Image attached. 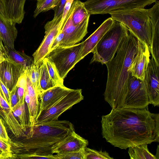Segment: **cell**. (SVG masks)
<instances>
[{"mask_svg":"<svg viewBox=\"0 0 159 159\" xmlns=\"http://www.w3.org/2000/svg\"><path fill=\"white\" fill-rule=\"evenodd\" d=\"M85 159H113L106 151H98L86 147Z\"/></svg>","mask_w":159,"mask_h":159,"instance_id":"obj_27","label":"cell"},{"mask_svg":"<svg viewBox=\"0 0 159 159\" xmlns=\"http://www.w3.org/2000/svg\"><path fill=\"white\" fill-rule=\"evenodd\" d=\"M4 122L0 117V140L11 145V142L4 125Z\"/></svg>","mask_w":159,"mask_h":159,"instance_id":"obj_30","label":"cell"},{"mask_svg":"<svg viewBox=\"0 0 159 159\" xmlns=\"http://www.w3.org/2000/svg\"><path fill=\"white\" fill-rule=\"evenodd\" d=\"M73 10L71 20L73 24L77 25L90 16L84 6V2L80 0H74L72 5Z\"/></svg>","mask_w":159,"mask_h":159,"instance_id":"obj_21","label":"cell"},{"mask_svg":"<svg viewBox=\"0 0 159 159\" xmlns=\"http://www.w3.org/2000/svg\"><path fill=\"white\" fill-rule=\"evenodd\" d=\"M5 19L16 24L22 23L25 12L24 6L26 0H2Z\"/></svg>","mask_w":159,"mask_h":159,"instance_id":"obj_19","label":"cell"},{"mask_svg":"<svg viewBox=\"0 0 159 159\" xmlns=\"http://www.w3.org/2000/svg\"><path fill=\"white\" fill-rule=\"evenodd\" d=\"M64 37L63 32L60 30L58 35L55 38L50 46L49 52L59 46Z\"/></svg>","mask_w":159,"mask_h":159,"instance_id":"obj_35","label":"cell"},{"mask_svg":"<svg viewBox=\"0 0 159 159\" xmlns=\"http://www.w3.org/2000/svg\"><path fill=\"white\" fill-rule=\"evenodd\" d=\"M9 56L15 62L20 64L25 68L30 66L34 64L33 59L23 52L19 51L14 49L7 48Z\"/></svg>","mask_w":159,"mask_h":159,"instance_id":"obj_25","label":"cell"},{"mask_svg":"<svg viewBox=\"0 0 159 159\" xmlns=\"http://www.w3.org/2000/svg\"><path fill=\"white\" fill-rule=\"evenodd\" d=\"M157 0H87L84 2L90 15L109 14L113 11L144 8Z\"/></svg>","mask_w":159,"mask_h":159,"instance_id":"obj_7","label":"cell"},{"mask_svg":"<svg viewBox=\"0 0 159 159\" xmlns=\"http://www.w3.org/2000/svg\"><path fill=\"white\" fill-rule=\"evenodd\" d=\"M114 21V20L111 17L108 18L88 38L82 42V45L77 61V63L88 54L92 52L99 40L110 28Z\"/></svg>","mask_w":159,"mask_h":159,"instance_id":"obj_14","label":"cell"},{"mask_svg":"<svg viewBox=\"0 0 159 159\" xmlns=\"http://www.w3.org/2000/svg\"><path fill=\"white\" fill-rule=\"evenodd\" d=\"M16 24L7 20L0 13V39L8 49H15L14 42L17 34Z\"/></svg>","mask_w":159,"mask_h":159,"instance_id":"obj_20","label":"cell"},{"mask_svg":"<svg viewBox=\"0 0 159 159\" xmlns=\"http://www.w3.org/2000/svg\"><path fill=\"white\" fill-rule=\"evenodd\" d=\"M129 32L125 25L114 20L92 51L93 56L90 63L97 62L105 64L113 57L121 40Z\"/></svg>","mask_w":159,"mask_h":159,"instance_id":"obj_5","label":"cell"},{"mask_svg":"<svg viewBox=\"0 0 159 159\" xmlns=\"http://www.w3.org/2000/svg\"><path fill=\"white\" fill-rule=\"evenodd\" d=\"M89 142L75 132H71L65 139L52 148V152L61 153L79 151L87 147Z\"/></svg>","mask_w":159,"mask_h":159,"instance_id":"obj_15","label":"cell"},{"mask_svg":"<svg viewBox=\"0 0 159 159\" xmlns=\"http://www.w3.org/2000/svg\"><path fill=\"white\" fill-rule=\"evenodd\" d=\"M128 153L131 159H157L149 151L148 144H141L128 148Z\"/></svg>","mask_w":159,"mask_h":159,"instance_id":"obj_22","label":"cell"},{"mask_svg":"<svg viewBox=\"0 0 159 159\" xmlns=\"http://www.w3.org/2000/svg\"><path fill=\"white\" fill-rule=\"evenodd\" d=\"M101 122L103 138L120 149L159 142V114L147 107L112 109Z\"/></svg>","mask_w":159,"mask_h":159,"instance_id":"obj_1","label":"cell"},{"mask_svg":"<svg viewBox=\"0 0 159 159\" xmlns=\"http://www.w3.org/2000/svg\"><path fill=\"white\" fill-rule=\"evenodd\" d=\"M4 44L2 43V40L0 39V50H2L4 48Z\"/></svg>","mask_w":159,"mask_h":159,"instance_id":"obj_41","label":"cell"},{"mask_svg":"<svg viewBox=\"0 0 159 159\" xmlns=\"http://www.w3.org/2000/svg\"><path fill=\"white\" fill-rule=\"evenodd\" d=\"M82 42L68 46H58L49 52L45 57L53 65L60 77L63 80L77 63Z\"/></svg>","mask_w":159,"mask_h":159,"instance_id":"obj_6","label":"cell"},{"mask_svg":"<svg viewBox=\"0 0 159 159\" xmlns=\"http://www.w3.org/2000/svg\"><path fill=\"white\" fill-rule=\"evenodd\" d=\"M42 62L40 63L39 64L36 66H35L34 65V69L36 82V89L35 92L38 98H39V95L40 94V80L41 70V65Z\"/></svg>","mask_w":159,"mask_h":159,"instance_id":"obj_31","label":"cell"},{"mask_svg":"<svg viewBox=\"0 0 159 159\" xmlns=\"http://www.w3.org/2000/svg\"><path fill=\"white\" fill-rule=\"evenodd\" d=\"M61 0H39L37 1L33 17H36L40 13L50 10H54Z\"/></svg>","mask_w":159,"mask_h":159,"instance_id":"obj_26","label":"cell"},{"mask_svg":"<svg viewBox=\"0 0 159 159\" xmlns=\"http://www.w3.org/2000/svg\"><path fill=\"white\" fill-rule=\"evenodd\" d=\"M0 117L7 127L16 138L25 137L20 124L14 115L11 107L6 101L0 92Z\"/></svg>","mask_w":159,"mask_h":159,"instance_id":"obj_17","label":"cell"},{"mask_svg":"<svg viewBox=\"0 0 159 159\" xmlns=\"http://www.w3.org/2000/svg\"><path fill=\"white\" fill-rule=\"evenodd\" d=\"M7 58L0 52V64Z\"/></svg>","mask_w":159,"mask_h":159,"instance_id":"obj_40","label":"cell"},{"mask_svg":"<svg viewBox=\"0 0 159 159\" xmlns=\"http://www.w3.org/2000/svg\"><path fill=\"white\" fill-rule=\"evenodd\" d=\"M85 148L77 152L57 153L54 157L55 159H85Z\"/></svg>","mask_w":159,"mask_h":159,"instance_id":"obj_29","label":"cell"},{"mask_svg":"<svg viewBox=\"0 0 159 159\" xmlns=\"http://www.w3.org/2000/svg\"><path fill=\"white\" fill-rule=\"evenodd\" d=\"M0 92L6 101L11 107V91L0 80Z\"/></svg>","mask_w":159,"mask_h":159,"instance_id":"obj_32","label":"cell"},{"mask_svg":"<svg viewBox=\"0 0 159 159\" xmlns=\"http://www.w3.org/2000/svg\"><path fill=\"white\" fill-rule=\"evenodd\" d=\"M17 89V87L16 85L13 89L11 91V108L15 105L19 101Z\"/></svg>","mask_w":159,"mask_h":159,"instance_id":"obj_37","label":"cell"},{"mask_svg":"<svg viewBox=\"0 0 159 159\" xmlns=\"http://www.w3.org/2000/svg\"><path fill=\"white\" fill-rule=\"evenodd\" d=\"M0 149L2 150L5 158L11 157V145L7 144L0 140Z\"/></svg>","mask_w":159,"mask_h":159,"instance_id":"obj_33","label":"cell"},{"mask_svg":"<svg viewBox=\"0 0 159 159\" xmlns=\"http://www.w3.org/2000/svg\"><path fill=\"white\" fill-rule=\"evenodd\" d=\"M150 57V52L147 46L140 41L139 52L129 68L132 76L144 80Z\"/></svg>","mask_w":159,"mask_h":159,"instance_id":"obj_16","label":"cell"},{"mask_svg":"<svg viewBox=\"0 0 159 159\" xmlns=\"http://www.w3.org/2000/svg\"><path fill=\"white\" fill-rule=\"evenodd\" d=\"M145 83L150 104L159 106V66L152 57L150 59L145 74Z\"/></svg>","mask_w":159,"mask_h":159,"instance_id":"obj_13","label":"cell"},{"mask_svg":"<svg viewBox=\"0 0 159 159\" xmlns=\"http://www.w3.org/2000/svg\"><path fill=\"white\" fill-rule=\"evenodd\" d=\"M25 99L19 101L17 103L11 108L15 117H17L22 129L24 132L29 128L25 108Z\"/></svg>","mask_w":159,"mask_h":159,"instance_id":"obj_23","label":"cell"},{"mask_svg":"<svg viewBox=\"0 0 159 159\" xmlns=\"http://www.w3.org/2000/svg\"><path fill=\"white\" fill-rule=\"evenodd\" d=\"M34 0L38 1V0Z\"/></svg>","mask_w":159,"mask_h":159,"instance_id":"obj_46","label":"cell"},{"mask_svg":"<svg viewBox=\"0 0 159 159\" xmlns=\"http://www.w3.org/2000/svg\"><path fill=\"white\" fill-rule=\"evenodd\" d=\"M4 158V156L1 154H0V159Z\"/></svg>","mask_w":159,"mask_h":159,"instance_id":"obj_43","label":"cell"},{"mask_svg":"<svg viewBox=\"0 0 159 159\" xmlns=\"http://www.w3.org/2000/svg\"><path fill=\"white\" fill-rule=\"evenodd\" d=\"M151 8H142L113 11L109 14L114 20L125 25L139 39L145 43L150 52L152 35L159 30V1Z\"/></svg>","mask_w":159,"mask_h":159,"instance_id":"obj_4","label":"cell"},{"mask_svg":"<svg viewBox=\"0 0 159 159\" xmlns=\"http://www.w3.org/2000/svg\"><path fill=\"white\" fill-rule=\"evenodd\" d=\"M0 13L3 17L5 18L4 7L2 0H0Z\"/></svg>","mask_w":159,"mask_h":159,"instance_id":"obj_39","label":"cell"},{"mask_svg":"<svg viewBox=\"0 0 159 159\" xmlns=\"http://www.w3.org/2000/svg\"><path fill=\"white\" fill-rule=\"evenodd\" d=\"M62 15H61L59 17H54L52 20L48 21L45 25V34L43 39L32 55L35 66L42 62L49 52L51 46L62 27Z\"/></svg>","mask_w":159,"mask_h":159,"instance_id":"obj_10","label":"cell"},{"mask_svg":"<svg viewBox=\"0 0 159 159\" xmlns=\"http://www.w3.org/2000/svg\"><path fill=\"white\" fill-rule=\"evenodd\" d=\"M140 43L129 30L113 57L105 64L107 77L104 98L112 109L123 107L131 76L129 68L139 52Z\"/></svg>","mask_w":159,"mask_h":159,"instance_id":"obj_2","label":"cell"},{"mask_svg":"<svg viewBox=\"0 0 159 159\" xmlns=\"http://www.w3.org/2000/svg\"><path fill=\"white\" fill-rule=\"evenodd\" d=\"M74 130L73 125L67 120L34 124L21 143L24 153L18 158L55 159L52 148Z\"/></svg>","mask_w":159,"mask_h":159,"instance_id":"obj_3","label":"cell"},{"mask_svg":"<svg viewBox=\"0 0 159 159\" xmlns=\"http://www.w3.org/2000/svg\"><path fill=\"white\" fill-rule=\"evenodd\" d=\"M0 150H1V151H2V150H1L0 149Z\"/></svg>","mask_w":159,"mask_h":159,"instance_id":"obj_45","label":"cell"},{"mask_svg":"<svg viewBox=\"0 0 159 159\" xmlns=\"http://www.w3.org/2000/svg\"><path fill=\"white\" fill-rule=\"evenodd\" d=\"M157 151L156 154L155 156H156V157L157 158V159H159V146H158V145H157Z\"/></svg>","mask_w":159,"mask_h":159,"instance_id":"obj_42","label":"cell"},{"mask_svg":"<svg viewBox=\"0 0 159 159\" xmlns=\"http://www.w3.org/2000/svg\"><path fill=\"white\" fill-rule=\"evenodd\" d=\"M72 90L65 86H57L42 93L39 98V110L38 116L43 111L50 107Z\"/></svg>","mask_w":159,"mask_h":159,"instance_id":"obj_18","label":"cell"},{"mask_svg":"<svg viewBox=\"0 0 159 159\" xmlns=\"http://www.w3.org/2000/svg\"><path fill=\"white\" fill-rule=\"evenodd\" d=\"M0 154H2L4 156V158H5V157L4 156V155H3L2 152L0 150Z\"/></svg>","mask_w":159,"mask_h":159,"instance_id":"obj_44","label":"cell"},{"mask_svg":"<svg viewBox=\"0 0 159 159\" xmlns=\"http://www.w3.org/2000/svg\"><path fill=\"white\" fill-rule=\"evenodd\" d=\"M27 68L15 62L9 56L0 64V80L11 91Z\"/></svg>","mask_w":159,"mask_h":159,"instance_id":"obj_12","label":"cell"},{"mask_svg":"<svg viewBox=\"0 0 159 159\" xmlns=\"http://www.w3.org/2000/svg\"><path fill=\"white\" fill-rule=\"evenodd\" d=\"M17 92L19 101L25 99V89L23 87L17 86Z\"/></svg>","mask_w":159,"mask_h":159,"instance_id":"obj_38","label":"cell"},{"mask_svg":"<svg viewBox=\"0 0 159 159\" xmlns=\"http://www.w3.org/2000/svg\"><path fill=\"white\" fill-rule=\"evenodd\" d=\"M150 104L147 87L144 80L131 76L123 107L143 109Z\"/></svg>","mask_w":159,"mask_h":159,"instance_id":"obj_9","label":"cell"},{"mask_svg":"<svg viewBox=\"0 0 159 159\" xmlns=\"http://www.w3.org/2000/svg\"><path fill=\"white\" fill-rule=\"evenodd\" d=\"M44 61L49 75L55 83L57 86H64V80L59 77L56 69L51 62L46 57L43 60Z\"/></svg>","mask_w":159,"mask_h":159,"instance_id":"obj_28","label":"cell"},{"mask_svg":"<svg viewBox=\"0 0 159 159\" xmlns=\"http://www.w3.org/2000/svg\"><path fill=\"white\" fill-rule=\"evenodd\" d=\"M72 10L71 6L61 30L64 34V37L59 46L75 45L81 41L88 33L89 18L79 25H75L71 20Z\"/></svg>","mask_w":159,"mask_h":159,"instance_id":"obj_11","label":"cell"},{"mask_svg":"<svg viewBox=\"0 0 159 159\" xmlns=\"http://www.w3.org/2000/svg\"><path fill=\"white\" fill-rule=\"evenodd\" d=\"M40 85V94L49 89L57 86L50 77L46 65L43 60L41 65Z\"/></svg>","mask_w":159,"mask_h":159,"instance_id":"obj_24","label":"cell"},{"mask_svg":"<svg viewBox=\"0 0 159 159\" xmlns=\"http://www.w3.org/2000/svg\"><path fill=\"white\" fill-rule=\"evenodd\" d=\"M74 1V0H66L62 14L61 22L62 26Z\"/></svg>","mask_w":159,"mask_h":159,"instance_id":"obj_34","label":"cell"},{"mask_svg":"<svg viewBox=\"0 0 159 159\" xmlns=\"http://www.w3.org/2000/svg\"><path fill=\"white\" fill-rule=\"evenodd\" d=\"M66 1V0H60L58 6L54 10V17H57L62 15Z\"/></svg>","mask_w":159,"mask_h":159,"instance_id":"obj_36","label":"cell"},{"mask_svg":"<svg viewBox=\"0 0 159 159\" xmlns=\"http://www.w3.org/2000/svg\"><path fill=\"white\" fill-rule=\"evenodd\" d=\"M84 98L81 89H72L49 108L41 112L36 118L34 124L58 120L63 113L80 102Z\"/></svg>","mask_w":159,"mask_h":159,"instance_id":"obj_8","label":"cell"}]
</instances>
